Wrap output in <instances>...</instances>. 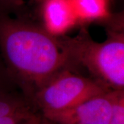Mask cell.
Instances as JSON below:
<instances>
[{
  "instance_id": "6da1fadb",
  "label": "cell",
  "mask_w": 124,
  "mask_h": 124,
  "mask_svg": "<svg viewBox=\"0 0 124 124\" xmlns=\"http://www.w3.org/2000/svg\"><path fill=\"white\" fill-rule=\"evenodd\" d=\"M0 55L9 78L30 103L46 81L70 66L58 37L23 15L0 13Z\"/></svg>"
},
{
  "instance_id": "7a4b0ae2",
  "label": "cell",
  "mask_w": 124,
  "mask_h": 124,
  "mask_svg": "<svg viewBox=\"0 0 124 124\" xmlns=\"http://www.w3.org/2000/svg\"><path fill=\"white\" fill-rule=\"evenodd\" d=\"M107 38L93 39L86 27L80 28L75 37H59L71 67H81L111 90H124V15L114 13L103 25Z\"/></svg>"
},
{
  "instance_id": "3957f363",
  "label": "cell",
  "mask_w": 124,
  "mask_h": 124,
  "mask_svg": "<svg viewBox=\"0 0 124 124\" xmlns=\"http://www.w3.org/2000/svg\"><path fill=\"white\" fill-rule=\"evenodd\" d=\"M110 90L97 80L68 66L46 81L35 93L31 103L41 113L56 112L75 106Z\"/></svg>"
},
{
  "instance_id": "277c9868",
  "label": "cell",
  "mask_w": 124,
  "mask_h": 124,
  "mask_svg": "<svg viewBox=\"0 0 124 124\" xmlns=\"http://www.w3.org/2000/svg\"><path fill=\"white\" fill-rule=\"evenodd\" d=\"M112 109V90L90 98L75 106L41 116L59 124H109Z\"/></svg>"
},
{
  "instance_id": "5b68a950",
  "label": "cell",
  "mask_w": 124,
  "mask_h": 124,
  "mask_svg": "<svg viewBox=\"0 0 124 124\" xmlns=\"http://www.w3.org/2000/svg\"><path fill=\"white\" fill-rule=\"evenodd\" d=\"M40 23L54 37L66 36L79 27L75 16L68 0H39Z\"/></svg>"
},
{
  "instance_id": "8992f818",
  "label": "cell",
  "mask_w": 124,
  "mask_h": 124,
  "mask_svg": "<svg viewBox=\"0 0 124 124\" xmlns=\"http://www.w3.org/2000/svg\"><path fill=\"white\" fill-rule=\"evenodd\" d=\"M80 28L103 25L112 17L113 0H68Z\"/></svg>"
},
{
  "instance_id": "52a82bcc",
  "label": "cell",
  "mask_w": 124,
  "mask_h": 124,
  "mask_svg": "<svg viewBox=\"0 0 124 124\" xmlns=\"http://www.w3.org/2000/svg\"><path fill=\"white\" fill-rule=\"evenodd\" d=\"M32 106L24 97L17 96L8 90H0V117L34 112Z\"/></svg>"
},
{
  "instance_id": "ba28073f",
  "label": "cell",
  "mask_w": 124,
  "mask_h": 124,
  "mask_svg": "<svg viewBox=\"0 0 124 124\" xmlns=\"http://www.w3.org/2000/svg\"><path fill=\"white\" fill-rule=\"evenodd\" d=\"M112 109L109 124H124V90H112Z\"/></svg>"
},
{
  "instance_id": "9c48e42d",
  "label": "cell",
  "mask_w": 124,
  "mask_h": 124,
  "mask_svg": "<svg viewBox=\"0 0 124 124\" xmlns=\"http://www.w3.org/2000/svg\"><path fill=\"white\" fill-rule=\"evenodd\" d=\"M26 7L24 0H0V13L10 15L17 14L23 16Z\"/></svg>"
},
{
  "instance_id": "30bf717a",
  "label": "cell",
  "mask_w": 124,
  "mask_h": 124,
  "mask_svg": "<svg viewBox=\"0 0 124 124\" xmlns=\"http://www.w3.org/2000/svg\"><path fill=\"white\" fill-rule=\"evenodd\" d=\"M34 113H35V111L31 112L20 113L8 116L0 117V124H20L32 115Z\"/></svg>"
},
{
  "instance_id": "8fae6325",
  "label": "cell",
  "mask_w": 124,
  "mask_h": 124,
  "mask_svg": "<svg viewBox=\"0 0 124 124\" xmlns=\"http://www.w3.org/2000/svg\"><path fill=\"white\" fill-rule=\"evenodd\" d=\"M9 81H11V80L8 75L4 63L0 55V90H8L7 85Z\"/></svg>"
},
{
  "instance_id": "7c38bea8",
  "label": "cell",
  "mask_w": 124,
  "mask_h": 124,
  "mask_svg": "<svg viewBox=\"0 0 124 124\" xmlns=\"http://www.w3.org/2000/svg\"><path fill=\"white\" fill-rule=\"evenodd\" d=\"M41 119V115H38L37 113H34L29 118H28L20 124H40Z\"/></svg>"
},
{
  "instance_id": "4fadbf2b",
  "label": "cell",
  "mask_w": 124,
  "mask_h": 124,
  "mask_svg": "<svg viewBox=\"0 0 124 124\" xmlns=\"http://www.w3.org/2000/svg\"><path fill=\"white\" fill-rule=\"evenodd\" d=\"M40 124H59L55 123V122H53V121H51L50 120L46 119L44 118L42 116H41V122H40Z\"/></svg>"
}]
</instances>
